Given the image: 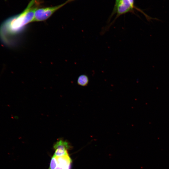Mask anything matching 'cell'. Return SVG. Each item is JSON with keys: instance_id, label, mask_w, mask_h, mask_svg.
<instances>
[{"instance_id": "obj_1", "label": "cell", "mask_w": 169, "mask_h": 169, "mask_svg": "<svg viewBox=\"0 0 169 169\" xmlns=\"http://www.w3.org/2000/svg\"><path fill=\"white\" fill-rule=\"evenodd\" d=\"M37 0H32L20 13L5 20L0 26V39L5 44H13L15 37L20 33L28 23L33 22L34 13L38 8Z\"/></svg>"}, {"instance_id": "obj_2", "label": "cell", "mask_w": 169, "mask_h": 169, "mask_svg": "<svg viewBox=\"0 0 169 169\" xmlns=\"http://www.w3.org/2000/svg\"><path fill=\"white\" fill-rule=\"evenodd\" d=\"M134 8L136 9L137 8L134 6V0H120L115 9L112 11L108 19V22L110 21L113 16L116 13L117 14L116 17L112 23L102 29L100 33V35L104 34L109 30L117 18L128 12H133Z\"/></svg>"}, {"instance_id": "obj_3", "label": "cell", "mask_w": 169, "mask_h": 169, "mask_svg": "<svg viewBox=\"0 0 169 169\" xmlns=\"http://www.w3.org/2000/svg\"><path fill=\"white\" fill-rule=\"evenodd\" d=\"M67 3L66 2L64 3L54 6L38 8L35 11L33 22L46 20Z\"/></svg>"}, {"instance_id": "obj_4", "label": "cell", "mask_w": 169, "mask_h": 169, "mask_svg": "<svg viewBox=\"0 0 169 169\" xmlns=\"http://www.w3.org/2000/svg\"><path fill=\"white\" fill-rule=\"evenodd\" d=\"M54 156L56 163L55 169H71L72 161L69 154L60 156Z\"/></svg>"}, {"instance_id": "obj_5", "label": "cell", "mask_w": 169, "mask_h": 169, "mask_svg": "<svg viewBox=\"0 0 169 169\" xmlns=\"http://www.w3.org/2000/svg\"><path fill=\"white\" fill-rule=\"evenodd\" d=\"M70 147V144L68 142L61 138L59 139L54 146V148L55 150L60 149L68 151Z\"/></svg>"}, {"instance_id": "obj_6", "label": "cell", "mask_w": 169, "mask_h": 169, "mask_svg": "<svg viewBox=\"0 0 169 169\" xmlns=\"http://www.w3.org/2000/svg\"><path fill=\"white\" fill-rule=\"evenodd\" d=\"M89 82L88 76L85 74L79 75L77 79V84L79 86L84 87L87 86Z\"/></svg>"}, {"instance_id": "obj_7", "label": "cell", "mask_w": 169, "mask_h": 169, "mask_svg": "<svg viewBox=\"0 0 169 169\" xmlns=\"http://www.w3.org/2000/svg\"><path fill=\"white\" fill-rule=\"evenodd\" d=\"M119 0H115V5H114V9H113V11H114L115 9V8H116V6L117 5V4L119 2Z\"/></svg>"}, {"instance_id": "obj_8", "label": "cell", "mask_w": 169, "mask_h": 169, "mask_svg": "<svg viewBox=\"0 0 169 169\" xmlns=\"http://www.w3.org/2000/svg\"><path fill=\"white\" fill-rule=\"evenodd\" d=\"M74 0H68L66 2H67V3H68L69 2H71V1H74Z\"/></svg>"}]
</instances>
